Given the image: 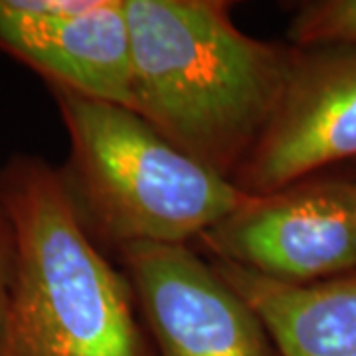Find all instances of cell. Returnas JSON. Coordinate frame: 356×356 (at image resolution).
Here are the masks:
<instances>
[{
	"label": "cell",
	"mask_w": 356,
	"mask_h": 356,
	"mask_svg": "<svg viewBox=\"0 0 356 356\" xmlns=\"http://www.w3.org/2000/svg\"><path fill=\"white\" fill-rule=\"evenodd\" d=\"M125 16L133 111L232 180L280 103L295 48L243 34L218 0H125Z\"/></svg>",
	"instance_id": "6da1fadb"
},
{
	"label": "cell",
	"mask_w": 356,
	"mask_h": 356,
	"mask_svg": "<svg viewBox=\"0 0 356 356\" xmlns=\"http://www.w3.org/2000/svg\"><path fill=\"white\" fill-rule=\"evenodd\" d=\"M14 275L0 356H153L135 293L91 242L62 175L22 159L0 184Z\"/></svg>",
	"instance_id": "7a4b0ae2"
},
{
	"label": "cell",
	"mask_w": 356,
	"mask_h": 356,
	"mask_svg": "<svg viewBox=\"0 0 356 356\" xmlns=\"http://www.w3.org/2000/svg\"><path fill=\"white\" fill-rule=\"evenodd\" d=\"M86 224L115 245L186 243L254 196L196 163L133 109L51 88Z\"/></svg>",
	"instance_id": "3957f363"
},
{
	"label": "cell",
	"mask_w": 356,
	"mask_h": 356,
	"mask_svg": "<svg viewBox=\"0 0 356 356\" xmlns=\"http://www.w3.org/2000/svg\"><path fill=\"white\" fill-rule=\"evenodd\" d=\"M355 156L356 44L295 48L280 103L232 182L259 198Z\"/></svg>",
	"instance_id": "277c9868"
},
{
	"label": "cell",
	"mask_w": 356,
	"mask_h": 356,
	"mask_svg": "<svg viewBox=\"0 0 356 356\" xmlns=\"http://www.w3.org/2000/svg\"><path fill=\"white\" fill-rule=\"evenodd\" d=\"M161 356H280L261 317L186 243L121 245Z\"/></svg>",
	"instance_id": "5b68a950"
},
{
	"label": "cell",
	"mask_w": 356,
	"mask_h": 356,
	"mask_svg": "<svg viewBox=\"0 0 356 356\" xmlns=\"http://www.w3.org/2000/svg\"><path fill=\"white\" fill-rule=\"evenodd\" d=\"M198 240L218 261L287 285L356 271V216L327 182L252 198Z\"/></svg>",
	"instance_id": "8992f818"
},
{
	"label": "cell",
	"mask_w": 356,
	"mask_h": 356,
	"mask_svg": "<svg viewBox=\"0 0 356 356\" xmlns=\"http://www.w3.org/2000/svg\"><path fill=\"white\" fill-rule=\"evenodd\" d=\"M0 48L51 88L133 109L125 0H0Z\"/></svg>",
	"instance_id": "52a82bcc"
},
{
	"label": "cell",
	"mask_w": 356,
	"mask_h": 356,
	"mask_svg": "<svg viewBox=\"0 0 356 356\" xmlns=\"http://www.w3.org/2000/svg\"><path fill=\"white\" fill-rule=\"evenodd\" d=\"M212 266L261 317L280 356H356V271L287 285L228 261Z\"/></svg>",
	"instance_id": "ba28073f"
},
{
	"label": "cell",
	"mask_w": 356,
	"mask_h": 356,
	"mask_svg": "<svg viewBox=\"0 0 356 356\" xmlns=\"http://www.w3.org/2000/svg\"><path fill=\"white\" fill-rule=\"evenodd\" d=\"M295 48L356 44V0H317L299 4L289 26Z\"/></svg>",
	"instance_id": "9c48e42d"
},
{
	"label": "cell",
	"mask_w": 356,
	"mask_h": 356,
	"mask_svg": "<svg viewBox=\"0 0 356 356\" xmlns=\"http://www.w3.org/2000/svg\"><path fill=\"white\" fill-rule=\"evenodd\" d=\"M14 275V240L13 228L6 216V210L0 202V355L6 339V323H8V307L13 291Z\"/></svg>",
	"instance_id": "30bf717a"
},
{
	"label": "cell",
	"mask_w": 356,
	"mask_h": 356,
	"mask_svg": "<svg viewBox=\"0 0 356 356\" xmlns=\"http://www.w3.org/2000/svg\"><path fill=\"white\" fill-rule=\"evenodd\" d=\"M327 186L331 188L332 194L343 200L350 212L356 216V182H348V180H329Z\"/></svg>",
	"instance_id": "8fae6325"
}]
</instances>
